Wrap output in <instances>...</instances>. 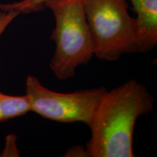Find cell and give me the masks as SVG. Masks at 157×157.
<instances>
[{
	"instance_id": "obj_3",
	"label": "cell",
	"mask_w": 157,
	"mask_h": 157,
	"mask_svg": "<svg viewBox=\"0 0 157 157\" xmlns=\"http://www.w3.org/2000/svg\"><path fill=\"white\" fill-rule=\"evenodd\" d=\"M127 0H84L94 56L115 61L124 54L139 52L135 18Z\"/></svg>"
},
{
	"instance_id": "obj_7",
	"label": "cell",
	"mask_w": 157,
	"mask_h": 157,
	"mask_svg": "<svg viewBox=\"0 0 157 157\" xmlns=\"http://www.w3.org/2000/svg\"><path fill=\"white\" fill-rule=\"evenodd\" d=\"M48 0H21L13 3L0 4L2 10H15L19 14H29L42 10L44 4Z\"/></svg>"
},
{
	"instance_id": "obj_1",
	"label": "cell",
	"mask_w": 157,
	"mask_h": 157,
	"mask_svg": "<svg viewBox=\"0 0 157 157\" xmlns=\"http://www.w3.org/2000/svg\"><path fill=\"white\" fill-rule=\"evenodd\" d=\"M154 106V97L135 79L107 91L89 125L91 137L86 144L87 156H134L135 124Z\"/></svg>"
},
{
	"instance_id": "obj_9",
	"label": "cell",
	"mask_w": 157,
	"mask_h": 157,
	"mask_svg": "<svg viewBox=\"0 0 157 157\" xmlns=\"http://www.w3.org/2000/svg\"><path fill=\"white\" fill-rule=\"evenodd\" d=\"M15 136L13 135H9L7 137V143H6V147L5 151L2 152V156H15L14 154H18L17 148L15 146Z\"/></svg>"
},
{
	"instance_id": "obj_2",
	"label": "cell",
	"mask_w": 157,
	"mask_h": 157,
	"mask_svg": "<svg viewBox=\"0 0 157 157\" xmlns=\"http://www.w3.org/2000/svg\"><path fill=\"white\" fill-rule=\"evenodd\" d=\"M55 26L50 39L56 44L50 69L61 81L74 76L76 68L94 56L93 42L86 18L84 0H48Z\"/></svg>"
},
{
	"instance_id": "obj_6",
	"label": "cell",
	"mask_w": 157,
	"mask_h": 157,
	"mask_svg": "<svg viewBox=\"0 0 157 157\" xmlns=\"http://www.w3.org/2000/svg\"><path fill=\"white\" fill-rule=\"evenodd\" d=\"M31 105L26 95L13 96L0 93V122L26 114Z\"/></svg>"
},
{
	"instance_id": "obj_8",
	"label": "cell",
	"mask_w": 157,
	"mask_h": 157,
	"mask_svg": "<svg viewBox=\"0 0 157 157\" xmlns=\"http://www.w3.org/2000/svg\"><path fill=\"white\" fill-rule=\"evenodd\" d=\"M20 14L15 10H0V36L5 29Z\"/></svg>"
},
{
	"instance_id": "obj_4",
	"label": "cell",
	"mask_w": 157,
	"mask_h": 157,
	"mask_svg": "<svg viewBox=\"0 0 157 157\" xmlns=\"http://www.w3.org/2000/svg\"><path fill=\"white\" fill-rule=\"evenodd\" d=\"M107 91L101 87L62 93L45 87L34 76H28L25 81L31 111L52 121L83 122L88 127Z\"/></svg>"
},
{
	"instance_id": "obj_5",
	"label": "cell",
	"mask_w": 157,
	"mask_h": 157,
	"mask_svg": "<svg viewBox=\"0 0 157 157\" xmlns=\"http://www.w3.org/2000/svg\"><path fill=\"white\" fill-rule=\"evenodd\" d=\"M137 14L139 52H147L157 44V0H130Z\"/></svg>"
}]
</instances>
